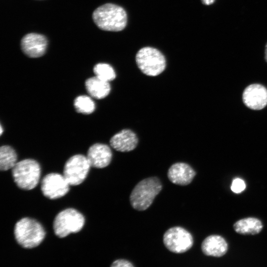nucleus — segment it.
Instances as JSON below:
<instances>
[{"label":"nucleus","instance_id":"1","mask_svg":"<svg viewBox=\"0 0 267 267\" xmlns=\"http://www.w3.org/2000/svg\"><path fill=\"white\" fill-rule=\"evenodd\" d=\"M92 19L101 30L118 32L126 27L127 15L123 7L113 3H106L93 11Z\"/></svg>","mask_w":267,"mask_h":267},{"label":"nucleus","instance_id":"2","mask_svg":"<svg viewBox=\"0 0 267 267\" xmlns=\"http://www.w3.org/2000/svg\"><path fill=\"white\" fill-rule=\"evenodd\" d=\"M162 185L157 177H149L139 181L134 188L130 196L133 208L138 211L146 210L160 193Z\"/></svg>","mask_w":267,"mask_h":267},{"label":"nucleus","instance_id":"3","mask_svg":"<svg viewBox=\"0 0 267 267\" xmlns=\"http://www.w3.org/2000/svg\"><path fill=\"white\" fill-rule=\"evenodd\" d=\"M14 234L17 243L27 249L39 246L45 236V230L42 224L29 218H22L16 222Z\"/></svg>","mask_w":267,"mask_h":267},{"label":"nucleus","instance_id":"4","mask_svg":"<svg viewBox=\"0 0 267 267\" xmlns=\"http://www.w3.org/2000/svg\"><path fill=\"white\" fill-rule=\"evenodd\" d=\"M41 167L35 160L27 159L17 162L12 169V175L17 186L29 190L38 184L41 176Z\"/></svg>","mask_w":267,"mask_h":267},{"label":"nucleus","instance_id":"5","mask_svg":"<svg viewBox=\"0 0 267 267\" xmlns=\"http://www.w3.org/2000/svg\"><path fill=\"white\" fill-rule=\"evenodd\" d=\"M85 222L84 216L76 209H65L59 213L54 219L53 224L54 233L59 238H64L71 233L80 231Z\"/></svg>","mask_w":267,"mask_h":267},{"label":"nucleus","instance_id":"6","mask_svg":"<svg viewBox=\"0 0 267 267\" xmlns=\"http://www.w3.org/2000/svg\"><path fill=\"white\" fill-rule=\"evenodd\" d=\"M135 61L138 68L144 74L156 76L165 69L166 59L158 49L151 47L141 48L136 53Z\"/></svg>","mask_w":267,"mask_h":267},{"label":"nucleus","instance_id":"7","mask_svg":"<svg viewBox=\"0 0 267 267\" xmlns=\"http://www.w3.org/2000/svg\"><path fill=\"white\" fill-rule=\"evenodd\" d=\"M90 167L87 157L81 154L75 155L66 162L63 176L70 185H77L86 179Z\"/></svg>","mask_w":267,"mask_h":267},{"label":"nucleus","instance_id":"8","mask_svg":"<svg viewBox=\"0 0 267 267\" xmlns=\"http://www.w3.org/2000/svg\"><path fill=\"white\" fill-rule=\"evenodd\" d=\"M165 247L175 253H182L189 250L193 245L192 235L184 228L175 226L167 230L163 235Z\"/></svg>","mask_w":267,"mask_h":267},{"label":"nucleus","instance_id":"9","mask_svg":"<svg viewBox=\"0 0 267 267\" xmlns=\"http://www.w3.org/2000/svg\"><path fill=\"white\" fill-rule=\"evenodd\" d=\"M69 184L64 177L57 173L46 175L41 183V190L46 197L55 199L63 197L69 190Z\"/></svg>","mask_w":267,"mask_h":267},{"label":"nucleus","instance_id":"10","mask_svg":"<svg viewBox=\"0 0 267 267\" xmlns=\"http://www.w3.org/2000/svg\"><path fill=\"white\" fill-rule=\"evenodd\" d=\"M242 100L248 108L261 110L267 105V89L259 84L249 85L243 92Z\"/></svg>","mask_w":267,"mask_h":267},{"label":"nucleus","instance_id":"11","mask_svg":"<svg viewBox=\"0 0 267 267\" xmlns=\"http://www.w3.org/2000/svg\"><path fill=\"white\" fill-rule=\"evenodd\" d=\"M47 41L46 37L37 33H29L21 41V47L27 56L37 58L43 56L46 49Z\"/></svg>","mask_w":267,"mask_h":267},{"label":"nucleus","instance_id":"12","mask_svg":"<svg viewBox=\"0 0 267 267\" xmlns=\"http://www.w3.org/2000/svg\"><path fill=\"white\" fill-rule=\"evenodd\" d=\"M112 156L111 150L108 145L95 143L89 148L87 157L91 167L103 168L110 164Z\"/></svg>","mask_w":267,"mask_h":267},{"label":"nucleus","instance_id":"13","mask_svg":"<svg viewBox=\"0 0 267 267\" xmlns=\"http://www.w3.org/2000/svg\"><path fill=\"white\" fill-rule=\"evenodd\" d=\"M196 175L195 171L187 164L178 162L172 165L168 170V177L173 183L186 185L189 184Z\"/></svg>","mask_w":267,"mask_h":267},{"label":"nucleus","instance_id":"14","mask_svg":"<svg viewBox=\"0 0 267 267\" xmlns=\"http://www.w3.org/2000/svg\"><path fill=\"white\" fill-rule=\"evenodd\" d=\"M137 143L136 135L129 129H124L117 133L110 140L111 146L120 152H129L134 150Z\"/></svg>","mask_w":267,"mask_h":267},{"label":"nucleus","instance_id":"15","mask_svg":"<svg viewBox=\"0 0 267 267\" xmlns=\"http://www.w3.org/2000/svg\"><path fill=\"white\" fill-rule=\"evenodd\" d=\"M201 249L203 253L209 256L220 257L227 252L228 245L221 236L212 235L207 237L202 242Z\"/></svg>","mask_w":267,"mask_h":267},{"label":"nucleus","instance_id":"16","mask_svg":"<svg viewBox=\"0 0 267 267\" xmlns=\"http://www.w3.org/2000/svg\"><path fill=\"white\" fill-rule=\"evenodd\" d=\"M85 86L89 94L96 99L105 97L111 90L109 82L101 80L96 76L87 79Z\"/></svg>","mask_w":267,"mask_h":267},{"label":"nucleus","instance_id":"17","mask_svg":"<svg viewBox=\"0 0 267 267\" xmlns=\"http://www.w3.org/2000/svg\"><path fill=\"white\" fill-rule=\"evenodd\" d=\"M263 225L261 221L255 218L249 217L239 220L233 225L234 230L243 235H255L260 233Z\"/></svg>","mask_w":267,"mask_h":267},{"label":"nucleus","instance_id":"18","mask_svg":"<svg viewBox=\"0 0 267 267\" xmlns=\"http://www.w3.org/2000/svg\"><path fill=\"white\" fill-rule=\"evenodd\" d=\"M17 155L10 146L3 145L0 148V169L6 171L12 169L16 164Z\"/></svg>","mask_w":267,"mask_h":267},{"label":"nucleus","instance_id":"19","mask_svg":"<svg viewBox=\"0 0 267 267\" xmlns=\"http://www.w3.org/2000/svg\"><path fill=\"white\" fill-rule=\"evenodd\" d=\"M76 111L81 113L89 114L95 109V104L88 96L80 95L77 97L74 102Z\"/></svg>","mask_w":267,"mask_h":267},{"label":"nucleus","instance_id":"20","mask_svg":"<svg viewBox=\"0 0 267 267\" xmlns=\"http://www.w3.org/2000/svg\"><path fill=\"white\" fill-rule=\"evenodd\" d=\"M93 72L95 76L107 82L112 81L116 77L113 68L106 63H100L96 64L93 68Z\"/></svg>","mask_w":267,"mask_h":267},{"label":"nucleus","instance_id":"21","mask_svg":"<svg viewBox=\"0 0 267 267\" xmlns=\"http://www.w3.org/2000/svg\"><path fill=\"white\" fill-rule=\"evenodd\" d=\"M245 188V183L242 179L236 178L232 181L231 189L233 192L236 193H241Z\"/></svg>","mask_w":267,"mask_h":267},{"label":"nucleus","instance_id":"22","mask_svg":"<svg viewBox=\"0 0 267 267\" xmlns=\"http://www.w3.org/2000/svg\"><path fill=\"white\" fill-rule=\"evenodd\" d=\"M134 266L132 263L124 259H118L113 262L112 267H133Z\"/></svg>","mask_w":267,"mask_h":267},{"label":"nucleus","instance_id":"23","mask_svg":"<svg viewBox=\"0 0 267 267\" xmlns=\"http://www.w3.org/2000/svg\"><path fill=\"white\" fill-rule=\"evenodd\" d=\"M215 0H201V1L203 4L206 5H209L213 4Z\"/></svg>","mask_w":267,"mask_h":267},{"label":"nucleus","instance_id":"24","mask_svg":"<svg viewBox=\"0 0 267 267\" xmlns=\"http://www.w3.org/2000/svg\"><path fill=\"white\" fill-rule=\"evenodd\" d=\"M265 59L267 62V43L265 46Z\"/></svg>","mask_w":267,"mask_h":267},{"label":"nucleus","instance_id":"25","mask_svg":"<svg viewBox=\"0 0 267 267\" xmlns=\"http://www.w3.org/2000/svg\"><path fill=\"white\" fill-rule=\"evenodd\" d=\"M2 133V128L1 126V127H0V134H1Z\"/></svg>","mask_w":267,"mask_h":267}]
</instances>
